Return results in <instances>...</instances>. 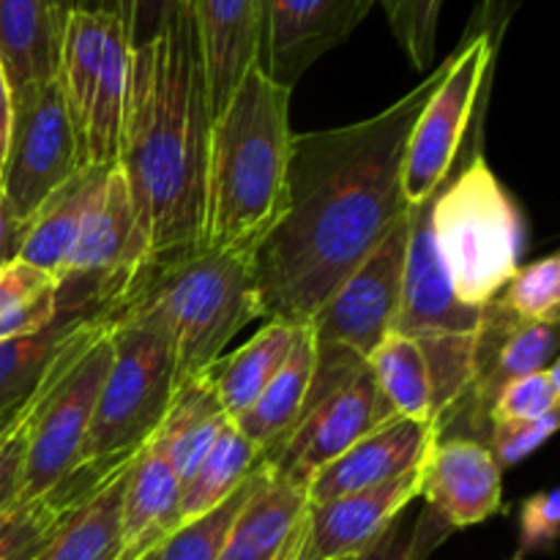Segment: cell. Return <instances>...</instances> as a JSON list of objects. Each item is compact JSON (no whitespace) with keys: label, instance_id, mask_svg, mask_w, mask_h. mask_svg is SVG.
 <instances>
[{"label":"cell","instance_id":"obj_1","mask_svg":"<svg viewBox=\"0 0 560 560\" xmlns=\"http://www.w3.org/2000/svg\"><path fill=\"white\" fill-rule=\"evenodd\" d=\"M448 58L392 107L290 140L284 206L252 249L260 315L310 323L328 295L408 213L402 191L410 131Z\"/></svg>","mask_w":560,"mask_h":560},{"label":"cell","instance_id":"obj_2","mask_svg":"<svg viewBox=\"0 0 560 560\" xmlns=\"http://www.w3.org/2000/svg\"><path fill=\"white\" fill-rule=\"evenodd\" d=\"M211 102L191 5L153 42L131 47L118 167L151 260L202 246Z\"/></svg>","mask_w":560,"mask_h":560},{"label":"cell","instance_id":"obj_3","mask_svg":"<svg viewBox=\"0 0 560 560\" xmlns=\"http://www.w3.org/2000/svg\"><path fill=\"white\" fill-rule=\"evenodd\" d=\"M290 96L252 66L213 115L206 167V249L252 252L284 206L290 164Z\"/></svg>","mask_w":560,"mask_h":560},{"label":"cell","instance_id":"obj_4","mask_svg":"<svg viewBox=\"0 0 560 560\" xmlns=\"http://www.w3.org/2000/svg\"><path fill=\"white\" fill-rule=\"evenodd\" d=\"M109 317L148 320L170 339L178 386L208 372L260 315L252 252L200 249L151 260Z\"/></svg>","mask_w":560,"mask_h":560},{"label":"cell","instance_id":"obj_5","mask_svg":"<svg viewBox=\"0 0 560 560\" xmlns=\"http://www.w3.org/2000/svg\"><path fill=\"white\" fill-rule=\"evenodd\" d=\"M485 109L446 180L432 191L438 255L454 299L468 310H485L503 293L528 238L523 208L485 159Z\"/></svg>","mask_w":560,"mask_h":560},{"label":"cell","instance_id":"obj_6","mask_svg":"<svg viewBox=\"0 0 560 560\" xmlns=\"http://www.w3.org/2000/svg\"><path fill=\"white\" fill-rule=\"evenodd\" d=\"M113 320V361L98 392L77 470H113L140 454L156 435L178 388L175 353L153 323Z\"/></svg>","mask_w":560,"mask_h":560},{"label":"cell","instance_id":"obj_7","mask_svg":"<svg viewBox=\"0 0 560 560\" xmlns=\"http://www.w3.org/2000/svg\"><path fill=\"white\" fill-rule=\"evenodd\" d=\"M501 9V0L481 3L463 44L454 49V55H448V69L441 85L435 88L410 131L402 170L408 206L424 202L446 180L476 115L490 102L498 44L506 27V14Z\"/></svg>","mask_w":560,"mask_h":560},{"label":"cell","instance_id":"obj_8","mask_svg":"<svg viewBox=\"0 0 560 560\" xmlns=\"http://www.w3.org/2000/svg\"><path fill=\"white\" fill-rule=\"evenodd\" d=\"M113 361V320L66 350L49 370L27 410V446L20 501L63 485L80 468L98 392Z\"/></svg>","mask_w":560,"mask_h":560},{"label":"cell","instance_id":"obj_9","mask_svg":"<svg viewBox=\"0 0 560 560\" xmlns=\"http://www.w3.org/2000/svg\"><path fill=\"white\" fill-rule=\"evenodd\" d=\"M151 262L129 186L115 164L58 277L60 315H113Z\"/></svg>","mask_w":560,"mask_h":560},{"label":"cell","instance_id":"obj_10","mask_svg":"<svg viewBox=\"0 0 560 560\" xmlns=\"http://www.w3.org/2000/svg\"><path fill=\"white\" fill-rule=\"evenodd\" d=\"M88 167L80 137L66 109L58 77L11 93V126L0 167V191L22 224L38 206Z\"/></svg>","mask_w":560,"mask_h":560},{"label":"cell","instance_id":"obj_11","mask_svg":"<svg viewBox=\"0 0 560 560\" xmlns=\"http://www.w3.org/2000/svg\"><path fill=\"white\" fill-rule=\"evenodd\" d=\"M405 249L408 213L315 312L310 328L317 345L350 350L366 361L375 345L394 331L402 304Z\"/></svg>","mask_w":560,"mask_h":560},{"label":"cell","instance_id":"obj_12","mask_svg":"<svg viewBox=\"0 0 560 560\" xmlns=\"http://www.w3.org/2000/svg\"><path fill=\"white\" fill-rule=\"evenodd\" d=\"M394 419L366 361L350 381L317 399L279 448L260 459L273 476L306 487L312 476L348 452L355 441Z\"/></svg>","mask_w":560,"mask_h":560},{"label":"cell","instance_id":"obj_13","mask_svg":"<svg viewBox=\"0 0 560 560\" xmlns=\"http://www.w3.org/2000/svg\"><path fill=\"white\" fill-rule=\"evenodd\" d=\"M375 0H260L255 66L293 88L366 20Z\"/></svg>","mask_w":560,"mask_h":560},{"label":"cell","instance_id":"obj_14","mask_svg":"<svg viewBox=\"0 0 560 560\" xmlns=\"http://www.w3.org/2000/svg\"><path fill=\"white\" fill-rule=\"evenodd\" d=\"M419 495L421 465L381 487L350 492L328 503H310L301 520L299 560H348L359 556Z\"/></svg>","mask_w":560,"mask_h":560},{"label":"cell","instance_id":"obj_15","mask_svg":"<svg viewBox=\"0 0 560 560\" xmlns=\"http://www.w3.org/2000/svg\"><path fill=\"white\" fill-rule=\"evenodd\" d=\"M556 328L520 320L501 301H490L485 306L479 337H476L474 377H470L468 394L457 405V410L468 405L476 424L485 421L490 427L487 416H490V408L498 394H501V388L517 381V377L534 375V372L556 364Z\"/></svg>","mask_w":560,"mask_h":560},{"label":"cell","instance_id":"obj_16","mask_svg":"<svg viewBox=\"0 0 560 560\" xmlns=\"http://www.w3.org/2000/svg\"><path fill=\"white\" fill-rule=\"evenodd\" d=\"M454 530L474 528L503 506V470L485 441L438 438L421 463V495Z\"/></svg>","mask_w":560,"mask_h":560},{"label":"cell","instance_id":"obj_17","mask_svg":"<svg viewBox=\"0 0 560 560\" xmlns=\"http://www.w3.org/2000/svg\"><path fill=\"white\" fill-rule=\"evenodd\" d=\"M441 438V427L427 421H410L402 416L383 421L334 463L317 470L306 485V501L328 503L350 492L381 487L408 470L419 468Z\"/></svg>","mask_w":560,"mask_h":560},{"label":"cell","instance_id":"obj_18","mask_svg":"<svg viewBox=\"0 0 560 560\" xmlns=\"http://www.w3.org/2000/svg\"><path fill=\"white\" fill-rule=\"evenodd\" d=\"M180 525V479L162 448L148 441L129 468L120 501V558L140 560Z\"/></svg>","mask_w":560,"mask_h":560},{"label":"cell","instance_id":"obj_19","mask_svg":"<svg viewBox=\"0 0 560 560\" xmlns=\"http://www.w3.org/2000/svg\"><path fill=\"white\" fill-rule=\"evenodd\" d=\"M202 49L211 113H222L241 77L255 66L260 0H189Z\"/></svg>","mask_w":560,"mask_h":560},{"label":"cell","instance_id":"obj_20","mask_svg":"<svg viewBox=\"0 0 560 560\" xmlns=\"http://www.w3.org/2000/svg\"><path fill=\"white\" fill-rule=\"evenodd\" d=\"M66 16L60 0H0V66L11 93L58 77Z\"/></svg>","mask_w":560,"mask_h":560},{"label":"cell","instance_id":"obj_21","mask_svg":"<svg viewBox=\"0 0 560 560\" xmlns=\"http://www.w3.org/2000/svg\"><path fill=\"white\" fill-rule=\"evenodd\" d=\"M306 506V487L279 479L260 463L255 485L235 514L219 560H279Z\"/></svg>","mask_w":560,"mask_h":560},{"label":"cell","instance_id":"obj_22","mask_svg":"<svg viewBox=\"0 0 560 560\" xmlns=\"http://www.w3.org/2000/svg\"><path fill=\"white\" fill-rule=\"evenodd\" d=\"M113 167L88 164V167L77 170L38 206L22 228L20 260L58 277L60 266L69 257L71 246H74L93 202L102 195L104 180Z\"/></svg>","mask_w":560,"mask_h":560},{"label":"cell","instance_id":"obj_23","mask_svg":"<svg viewBox=\"0 0 560 560\" xmlns=\"http://www.w3.org/2000/svg\"><path fill=\"white\" fill-rule=\"evenodd\" d=\"M317 345L310 323H304L299 339L290 348L282 370L273 375L266 392L257 397V402L235 419V427L260 448V454H271L284 443V438L295 430L301 416L310 410L312 402V381H315Z\"/></svg>","mask_w":560,"mask_h":560},{"label":"cell","instance_id":"obj_24","mask_svg":"<svg viewBox=\"0 0 560 560\" xmlns=\"http://www.w3.org/2000/svg\"><path fill=\"white\" fill-rule=\"evenodd\" d=\"M230 421L233 419L224 413L217 383L208 370L175 388L173 402H170L167 413H164L162 424L151 441L162 448L164 457L178 474L180 485H184Z\"/></svg>","mask_w":560,"mask_h":560},{"label":"cell","instance_id":"obj_25","mask_svg":"<svg viewBox=\"0 0 560 560\" xmlns=\"http://www.w3.org/2000/svg\"><path fill=\"white\" fill-rule=\"evenodd\" d=\"M109 315H60L52 326L31 337L0 342V413L36 394L60 355L102 328Z\"/></svg>","mask_w":560,"mask_h":560},{"label":"cell","instance_id":"obj_26","mask_svg":"<svg viewBox=\"0 0 560 560\" xmlns=\"http://www.w3.org/2000/svg\"><path fill=\"white\" fill-rule=\"evenodd\" d=\"M301 328H304V323L273 317L244 348H238L228 359H219L211 366L219 402L230 419L235 421L238 416H244L257 402V397L266 392L273 375L282 370Z\"/></svg>","mask_w":560,"mask_h":560},{"label":"cell","instance_id":"obj_27","mask_svg":"<svg viewBox=\"0 0 560 560\" xmlns=\"http://www.w3.org/2000/svg\"><path fill=\"white\" fill-rule=\"evenodd\" d=\"M135 459L115 468L49 539L36 560H118L120 558V501Z\"/></svg>","mask_w":560,"mask_h":560},{"label":"cell","instance_id":"obj_28","mask_svg":"<svg viewBox=\"0 0 560 560\" xmlns=\"http://www.w3.org/2000/svg\"><path fill=\"white\" fill-rule=\"evenodd\" d=\"M113 470H77L47 495L16 501L0 517V560H36L71 509L80 506Z\"/></svg>","mask_w":560,"mask_h":560},{"label":"cell","instance_id":"obj_29","mask_svg":"<svg viewBox=\"0 0 560 560\" xmlns=\"http://www.w3.org/2000/svg\"><path fill=\"white\" fill-rule=\"evenodd\" d=\"M366 370L375 377L377 388H381L383 399L394 410V416L438 424L432 377L416 339L392 331L366 355Z\"/></svg>","mask_w":560,"mask_h":560},{"label":"cell","instance_id":"obj_30","mask_svg":"<svg viewBox=\"0 0 560 560\" xmlns=\"http://www.w3.org/2000/svg\"><path fill=\"white\" fill-rule=\"evenodd\" d=\"M260 448L235 427V421H230L195 474L180 485V523H189L228 501L260 465Z\"/></svg>","mask_w":560,"mask_h":560},{"label":"cell","instance_id":"obj_31","mask_svg":"<svg viewBox=\"0 0 560 560\" xmlns=\"http://www.w3.org/2000/svg\"><path fill=\"white\" fill-rule=\"evenodd\" d=\"M60 317L58 282L25 260L0 266V342L44 331Z\"/></svg>","mask_w":560,"mask_h":560},{"label":"cell","instance_id":"obj_32","mask_svg":"<svg viewBox=\"0 0 560 560\" xmlns=\"http://www.w3.org/2000/svg\"><path fill=\"white\" fill-rule=\"evenodd\" d=\"M257 468L246 476L244 485L233 492L224 503H219L211 512L200 517L180 523L162 545L156 547V560H219L222 547L228 541L230 528H233L235 514L244 506L252 485H255Z\"/></svg>","mask_w":560,"mask_h":560},{"label":"cell","instance_id":"obj_33","mask_svg":"<svg viewBox=\"0 0 560 560\" xmlns=\"http://www.w3.org/2000/svg\"><path fill=\"white\" fill-rule=\"evenodd\" d=\"M498 301L520 320L556 328L560 320V257L547 255L530 266H520Z\"/></svg>","mask_w":560,"mask_h":560},{"label":"cell","instance_id":"obj_34","mask_svg":"<svg viewBox=\"0 0 560 560\" xmlns=\"http://www.w3.org/2000/svg\"><path fill=\"white\" fill-rule=\"evenodd\" d=\"M452 534V525L424 503L416 523L408 525L399 514L370 547L348 560H427Z\"/></svg>","mask_w":560,"mask_h":560},{"label":"cell","instance_id":"obj_35","mask_svg":"<svg viewBox=\"0 0 560 560\" xmlns=\"http://www.w3.org/2000/svg\"><path fill=\"white\" fill-rule=\"evenodd\" d=\"M560 402V366L550 364L545 370L534 372L512 381L501 388L490 408V424L495 421H534L545 416L558 413ZM490 430V427H487Z\"/></svg>","mask_w":560,"mask_h":560},{"label":"cell","instance_id":"obj_36","mask_svg":"<svg viewBox=\"0 0 560 560\" xmlns=\"http://www.w3.org/2000/svg\"><path fill=\"white\" fill-rule=\"evenodd\" d=\"M375 3L386 5L394 36L402 44L413 69H430L432 58H435L443 0H375Z\"/></svg>","mask_w":560,"mask_h":560},{"label":"cell","instance_id":"obj_37","mask_svg":"<svg viewBox=\"0 0 560 560\" xmlns=\"http://www.w3.org/2000/svg\"><path fill=\"white\" fill-rule=\"evenodd\" d=\"M186 3L189 0H77L74 9L115 14L124 22L131 47H142L164 33V27L178 16Z\"/></svg>","mask_w":560,"mask_h":560},{"label":"cell","instance_id":"obj_38","mask_svg":"<svg viewBox=\"0 0 560 560\" xmlns=\"http://www.w3.org/2000/svg\"><path fill=\"white\" fill-rule=\"evenodd\" d=\"M558 430V413L545 416L534 421H495L490 424L485 446L495 457L498 468L506 470L528 459L536 448L545 446Z\"/></svg>","mask_w":560,"mask_h":560},{"label":"cell","instance_id":"obj_39","mask_svg":"<svg viewBox=\"0 0 560 560\" xmlns=\"http://www.w3.org/2000/svg\"><path fill=\"white\" fill-rule=\"evenodd\" d=\"M560 530V492L545 490L525 498L520 509V541L514 560H523L536 552H550Z\"/></svg>","mask_w":560,"mask_h":560},{"label":"cell","instance_id":"obj_40","mask_svg":"<svg viewBox=\"0 0 560 560\" xmlns=\"http://www.w3.org/2000/svg\"><path fill=\"white\" fill-rule=\"evenodd\" d=\"M33 397H36V394H33ZM31 405H27V410H31ZM27 410L25 416L0 438V517L20 501L22 468H25L27 446Z\"/></svg>","mask_w":560,"mask_h":560},{"label":"cell","instance_id":"obj_41","mask_svg":"<svg viewBox=\"0 0 560 560\" xmlns=\"http://www.w3.org/2000/svg\"><path fill=\"white\" fill-rule=\"evenodd\" d=\"M22 228H25V224L14 217L11 206L5 202L3 191H0V266H5V262L20 257Z\"/></svg>","mask_w":560,"mask_h":560},{"label":"cell","instance_id":"obj_42","mask_svg":"<svg viewBox=\"0 0 560 560\" xmlns=\"http://www.w3.org/2000/svg\"><path fill=\"white\" fill-rule=\"evenodd\" d=\"M9 126H11V91L5 82L3 66H0V167L5 159V145H9Z\"/></svg>","mask_w":560,"mask_h":560},{"label":"cell","instance_id":"obj_43","mask_svg":"<svg viewBox=\"0 0 560 560\" xmlns=\"http://www.w3.org/2000/svg\"><path fill=\"white\" fill-rule=\"evenodd\" d=\"M36 392H38V388H36ZM31 399H25V402L16 405V408H9V410H3V413H0V438H3L5 432H9L11 427H14L16 421L22 419V416H25V410H27V405H31Z\"/></svg>","mask_w":560,"mask_h":560},{"label":"cell","instance_id":"obj_44","mask_svg":"<svg viewBox=\"0 0 560 560\" xmlns=\"http://www.w3.org/2000/svg\"><path fill=\"white\" fill-rule=\"evenodd\" d=\"M301 520H304V517H301ZM299 547H301V523H299V528H295L293 539H290L288 550L282 552V558H279V560H299Z\"/></svg>","mask_w":560,"mask_h":560},{"label":"cell","instance_id":"obj_45","mask_svg":"<svg viewBox=\"0 0 560 560\" xmlns=\"http://www.w3.org/2000/svg\"><path fill=\"white\" fill-rule=\"evenodd\" d=\"M60 3L66 5V11H71V9H74V5H77V0H60Z\"/></svg>","mask_w":560,"mask_h":560},{"label":"cell","instance_id":"obj_46","mask_svg":"<svg viewBox=\"0 0 560 560\" xmlns=\"http://www.w3.org/2000/svg\"><path fill=\"white\" fill-rule=\"evenodd\" d=\"M140 560H156V550H151V552H145V556H142Z\"/></svg>","mask_w":560,"mask_h":560}]
</instances>
